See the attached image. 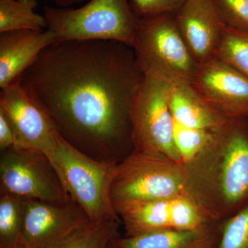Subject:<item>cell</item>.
<instances>
[{
	"mask_svg": "<svg viewBox=\"0 0 248 248\" xmlns=\"http://www.w3.org/2000/svg\"><path fill=\"white\" fill-rule=\"evenodd\" d=\"M26 200L0 193V248H22Z\"/></svg>",
	"mask_w": 248,
	"mask_h": 248,
	"instance_id": "ac0fdd59",
	"label": "cell"
},
{
	"mask_svg": "<svg viewBox=\"0 0 248 248\" xmlns=\"http://www.w3.org/2000/svg\"><path fill=\"white\" fill-rule=\"evenodd\" d=\"M43 16L55 43L113 41L130 47L138 20L129 0H91L76 9L46 6Z\"/></svg>",
	"mask_w": 248,
	"mask_h": 248,
	"instance_id": "277c9868",
	"label": "cell"
},
{
	"mask_svg": "<svg viewBox=\"0 0 248 248\" xmlns=\"http://www.w3.org/2000/svg\"><path fill=\"white\" fill-rule=\"evenodd\" d=\"M55 42V35L48 29L0 32L1 89L20 79L40 54Z\"/></svg>",
	"mask_w": 248,
	"mask_h": 248,
	"instance_id": "5bb4252c",
	"label": "cell"
},
{
	"mask_svg": "<svg viewBox=\"0 0 248 248\" xmlns=\"http://www.w3.org/2000/svg\"><path fill=\"white\" fill-rule=\"evenodd\" d=\"M108 248H118L117 247V246H116L115 244V240H114V241H112V243H111L110 246H109Z\"/></svg>",
	"mask_w": 248,
	"mask_h": 248,
	"instance_id": "4316f807",
	"label": "cell"
},
{
	"mask_svg": "<svg viewBox=\"0 0 248 248\" xmlns=\"http://www.w3.org/2000/svg\"><path fill=\"white\" fill-rule=\"evenodd\" d=\"M121 220L90 221L72 235L60 248H108L118 238Z\"/></svg>",
	"mask_w": 248,
	"mask_h": 248,
	"instance_id": "d6986e66",
	"label": "cell"
},
{
	"mask_svg": "<svg viewBox=\"0 0 248 248\" xmlns=\"http://www.w3.org/2000/svg\"><path fill=\"white\" fill-rule=\"evenodd\" d=\"M169 104L173 120L184 126L215 130L229 121L207 104L190 84L171 86Z\"/></svg>",
	"mask_w": 248,
	"mask_h": 248,
	"instance_id": "2e32d148",
	"label": "cell"
},
{
	"mask_svg": "<svg viewBox=\"0 0 248 248\" xmlns=\"http://www.w3.org/2000/svg\"><path fill=\"white\" fill-rule=\"evenodd\" d=\"M116 213L125 236L161 230L203 229L220 223L189 195L126 205Z\"/></svg>",
	"mask_w": 248,
	"mask_h": 248,
	"instance_id": "9c48e42d",
	"label": "cell"
},
{
	"mask_svg": "<svg viewBox=\"0 0 248 248\" xmlns=\"http://www.w3.org/2000/svg\"><path fill=\"white\" fill-rule=\"evenodd\" d=\"M228 27L248 31V0H215Z\"/></svg>",
	"mask_w": 248,
	"mask_h": 248,
	"instance_id": "603a6c76",
	"label": "cell"
},
{
	"mask_svg": "<svg viewBox=\"0 0 248 248\" xmlns=\"http://www.w3.org/2000/svg\"><path fill=\"white\" fill-rule=\"evenodd\" d=\"M190 85L227 120L248 118V79L219 59L199 63Z\"/></svg>",
	"mask_w": 248,
	"mask_h": 248,
	"instance_id": "7c38bea8",
	"label": "cell"
},
{
	"mask_svg": "<svg viewBox=\"0 0 248 248\" xmlns=\"http://www.w3.org/2000/svg\"><path fill=\"white\" fill-rule=\"evenodd\" d=\"M185 0H131L130 4L139 17L174 14Z\"/></svg>",
	"mask_w": 248,
	"mask_h": 248,
	"instance_id": "cb8c5ba5",
	"label": "cell"
},
{
	"mask_svg": "<svg viewBox=\"0 0 248 248\" xmlns=\"http://www.w3.org/2000/svg\"><path fill=\"white\" fill-rule=\"evenodd\" d=\"M171 86L144 76L139 84L130 110L133 151L163 155L183 164L173 140L174 120L169 104Z\"/></svg>",
	"mask_w": 248,
	"mask_h": 248,
	"instance_id": "52a82bcc",
	"label": "cell"
},
{
	"mask_svg": "<svg viewBox=\"0 0 248 248\" xmlns=\"http://www.w3.org/2000/svg\"><path fill=\"white\" fill-rule=\"evenodd\" d=\"M143 78L131 47L73 41L46 48L19 80L65 141L93 159L119 164L133 151L130 110Z\"/></svg>",
	"mask_w": 248,
	"mask_h": 248,
	"instance_id": "6da1fadb",
	"label": "cell"
},
{
	"mask_svg": "<svg viewBox=\"0 0 248 248\" xmlns=\"http://www.w3.org/2000/svg\"><path fill=\"white\" fill-rule=\"evenodd\" d=\"M189 195L217 221L248 205V118L228 121L184 164Z\"/></svg>",
	"mask_w": 248,
	"mask_h": 248,
	"instance_id": "7a4b0ae2",
	"label": "cell"
},
{
	"mask_svg": "<svg viewBox=\"0 0 248 248\" xmlns=\"http://www.w3.org/2000/svg\"><path fill=\"white\" fill-rule=\"evenodd\" d=\"M215 57L248 79V31L228 27Z\"/></svg>",
	"mask_w": 248,
	"mask_h": 248,
	"instance_id": "ffe728a7",
	"label": "cell"
},
{
	"mask_svg": "<svg viewBox=\"0 0 248 248\" xmlns=\"http://www.w3.org/2000/svg\"><path fill=\"white\" fill-rule=\"evenodd\" d=\"M90 221L73 199L63 203L27 200L22 248H60Z\"/></svg>",
	"mask_w": 248,
	"mask_h": 248,
	"instance_id": "8fae6325",
	"label": "cell"
},
{
	"mask_svg": "<svg viewBox=\"0 0 248 248\" xmlns=\"http://www.w3.org/2000/svg\"><path fill=\"white\" fill-rule=\"evenodd\" d=\"M220 226L221 222L203 229L161 230L119 236L115 244L118 248H213L219 237Z\"/></svg>",
	"mask_w": 248,
	"mask_h": 248,
	"instance_id": "9a60e30c",
	"label": "cell"
},
{
	"mask_svg": "<svg viewBox=\"0 0 248 248\" xmlns=\"http://www.w3.org/2000/svg\"><path fill=\"white\" fill-rule=\"evenodd\" d=\"M37 0H0V32L45 30V16L37 14Z\"/></svg>",
	"mask_w": 248,
	"mask_h": 248,
	"instance_id": "e0dca14e",
	"label": "cell"
},
{
	"mask_svg": "<svg viewBox=\"0 0 248 248\" xmlns=\"http://www.w3.org/2000/svg\"><path fill=\"white\" fill-rule=\"evenodd\" d=\"M216 248H248V205L221 222Z\"/></svg>",
	"mask_w": 248,
	"mask_h": 248,
	"instance_id": "7402d4cb",
	"label": "cell"
},
{
	"mask_svg": "<svg viewBox=\"0 0 248 248\" xmlns=\"http://www.w3.org/2000/svg\"><path fill=\"white\" fill-rule=\"evenodd\" d=\"M189 195L184 164L163 155L133 151L119 163L112 183L115 212L126 205Z\"/></svg>",
	"mask_w": 248,
	"mask_h": 248,
	"instance_id": "8992f818",
	"label": "cell"
},
{
	"mask_svg": "<svg viewBox=\"0 0 248 248\" xmlns=\"http://www.w3.org/2000/svg\"><path fill=\"white\" fill-rule=\"evenodd\" d=\"M49 159L68 195L83 209L90 221L120 220L111 196L119 164L93 159L60 135Z\"/></svg>",
	"mask_w": 248,
	"mask_h": 248,
	"instance_id": "5b68a950",
	"label": "cell"
},
{
	"mask_svg": "<svg viewBox=\"0 0 248 248\" xmlns=\"http://www.w3.org/2000/svg\"><path fill=\"white\" fill-rule=\"evenodd\" d=\"M215 130L190 128L174 121L173 140L183 164L194 159L208 146Z\"/></svg>",
	"mask_w": 248,
	"mask_h": 248,
	"instance_id": "44dd1931",
	"label": "cell"
},
{
	"mask_svg": "<svg viewBox=\"0 0 248 248\" xmlns=\"http://www.w3.org/2000/svg\"><path fill=\"white\" fill-rule=\"evenodd\" d=\"M17 148L16 134L4 112L0 110V151Z\"/></svg>",
	"mask_w": 248,
	"mask_h": 248,
	"instance_id": "d4e9b609",
	"label": "cell"
},
{
	"mask_svg": "<svg viewBox=\"0 0 248 248\" xmlns=\"http://www.w3.org/2000/svg\"><path fill=\"white\" fill-rule=\"evenodd\" d=\"M0 193L53 203L71 200L48 156L31 148L1 152Z\"/></svg>",
	"mask_w": 248,
	"mask_h": 248,
	"instance_id": "ba28073f",
	"label": "cell"
},
{
	"mask_svg": "<svg viewBox=\"0 0 248 248\" xmlns=\"http://www.w3.org/2000/svg\"><path fill=\"white\" fill-rule=\"evenodd\" d=\"M57 4L60 6H68L82 1L83 0H53Z\"/></svg>",
	"mask_w": 248,
	"mask_h": 248,
	"instance_id": "484cf974",
	"label": "cell"
},
{
	"mask_svg": "<svg viewBox=\"0 0 248 248\" xmlns=\"http://www.w3.org/2000/svg\"><path fill=\"white\" fill-rule=\"evenodd\" d=\"M183 39L197 63L214 58L228 25L215 0H185L174 13Z\"/></svg>",
	"mask_w": 248,
	"mask_h": 248,
	"instance_id": "4fadbf2b",
	"label": "cell"
},
{
	"mask_svg": "<svg viewBox=\"0 0 248 248\" xmlns=\"http://www.w3.org/2000/svg\"><path fill=\"white\" fill-rule=\"evenodd\" d=\"M213 248H216V246H215V247H213Z\"/></svg>",
	"mask_w": 248,
	"mask_h": 248,
	"instance_id": "83f0119b",
	"label": "cell"
},
{
	"mask_svg": "<svg viewBox=\"0 0 248 248\" xmlns=\"http://www.w3.org/2000/svg\"><path fill=\"white\" fill-rule=\"evenodd\" d=\"M19 79L1 89L0 110L14 128L16 148L37 150L50 158L60 134L48 112L22 87Z\"/></svg>",
	"mask_w": 248,
	"mask_h": 248,
	"instance_id": "30bf717a",
	"label": "cell"
},
{
	"mask_svg": "<svg viewBox=\"0 0 248 248\" xmlns=\"http://www.w3.org/2000/svg\"><path fill=\"white\" fill-rule=\"evenodd\" d=\"M131 48L143 76L171 86L190 84L198 67L179 32L174 14L138 17Z\"/></svg>",
	"mask_w": 248,
	"mask_h": 248,
	"instance_id": "3957f363",
	"label": "cell"
}]
</instances>
